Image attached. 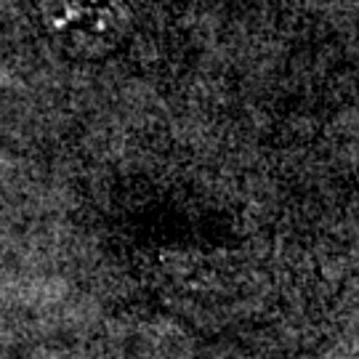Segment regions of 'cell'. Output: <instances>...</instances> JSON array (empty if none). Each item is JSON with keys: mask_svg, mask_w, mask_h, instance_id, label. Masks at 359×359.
Listing matches in <instances>:
<instances>
[{"mask_svg": "<svg viewBox=\"0 0 359 359\" xmlns=\"http://www.w3.org/2000/svg\"><path fill=\"white\" fill-rule=\"evenodd\" d=\"M43 19L67 51L96 56L115 48L128 25L126 0H40Z\"/></svg>", "mask_w": 359, "mask_h": 359, "instance_id": "cell-1", "label": "cell"}]
</instances>
